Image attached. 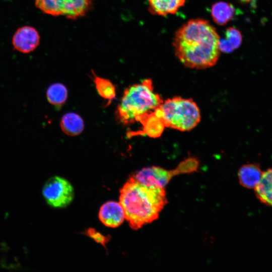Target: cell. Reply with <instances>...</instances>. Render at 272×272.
<instances>
[{"label": "cell", "mask_w": 272, "mask_h": 272, "mask_svg": "<svg viewBox=\"0 0 272 272\" xmlns=\"http://www.w3.org/2000/svg\"><path fill=\"white\" fill-rule=\"evenodd\" d=\"M263 172L257 164L243 165L238 172L239 182L244 187L254 189L259 182Z\"/></svg>", "instance_id": "30bf717a"}, {"label": "cell", "mask_w": 272, "mask_h": 272, "mask_svg": "<svg viewBox=\"0 0 272 272\" xmlns=\"http://www.w3.org/2000/svg\"><path fill=\"white\" fill-rule=\"evenodd\" d=\"M68 93L66 87L59 83L50 85L46 90V97L49 103L59 107L66 101Z\"/></svg>", "instance_id": "9a60e30c"}, {"label": "cell", "mask_w": 272, "mask_h": 272, "mask_svg": "<svg viewBox=\"0 0 272 272\" xmlns=\"http://www.w3.org/2000/svg\"><path fill=\"white\" fill-rule=\"evenodd\" d=\"M93 74V81L99 95L110 103L116 95L115 87L109 80Z\"/></svg>", "instance_id": "2e32d148"}, {"label": "cell", "mask_w": 272, "mask_h": 272, "mask_svg": "<svg viewBox=\"0 0 272 272\" xmlns=\"http://www.w3.org/2000/svg\"><path fill=\"white\" fill-rule=\"evenodd\" d=\"M60 128L66 134L76 136L80 134L84 128V122L82 117L74 112L65 114L61 118Z\"/></svg>", "instance_id": "4fadbf2b"}, {"label": "cell", "mask_w": 272, "mask_h": 272, "mask_svg": "<svg viewBox=\"0 0 272 272\" xmlns=\"http://www.w3.org/2000/svg\"><path fill=\"white\" fill-rule=\"evenodd\" d=\"M149 10L151 13L161 16L175 14L186 0H148Z\"/></svg>", "instance_id": "7c38bea8"}, {"label": "cell", "mask_w": 272, "mask_h": 272, "mask_svg": "<svg viewBox=\"0 0 272 272\" xmlns=\"http://www.w3.org/2000/svg\"><path fill=\"white\" fill-rule=\"evenodd\" d=\"M119 202L129 226L138 230L157 219L167 200L164 188L146 186L131 175L120 189Z\"/></svg>", "instance_id": "7a4b0ae2"}, {"label": "cell", "mask_w": 272, "mask_h": 272, "mask_svg": "<svg viewBox=\"0 0 272 272\" xmlns=\"http://www.w3.org/2000/svg\"><path fill=\"white\" fill-rule=\"evenodd\" d=\"M40 39L39 33L35 28L24 26L19 28L14 34L12 44L16 50L23 53H29L37 47Z\"/></svg>", "instance_id": "ba28073f"}, {"label": "cell", "mask_w": 272, "mask_h": 272, "mask_svg": "<svg viewBox=\"0 0 272 272\" xmlns=\"http://www.w3.org/2000/svg\"><path fill=\"white\" fill-rule=\"evenodd\" d=\"M99 218L106 226L116 228L120 226L125 219L124 210L119 202L108 201L100 208Z\"/></svg>", "instance_id": "9c48e42d"}, {"label": "cell", "mask_w": 272, "mask_h": 272, "mask_svg": "<svg viewBox=\"0 0 272 272\" xmlns=\"http://www.w3.org/2000/svg\"><path fill=\"white\" fill-rule=\"evenodd\" d=\"M226 39L230 42L234 49L241 44L242 37L241 32L234 27H229L226 31Z\"/></svg>", "instance_id": "e0dca14e"}, {"label": "cell", "mask_w": 272, "mask_h": 272, "mask_svg": "<svg viewBox=\"0 0 272 272\" xmlns=\"http://www.w3.org/2000/svg\"><path fill=\"white\" fill-rule=\"evenodd\" d=\"M154 113L163 127L180 131L195 127L200 120V110L191 99L175 97L168 99L156 109Z\"/></svg>", "instance_id": "277c9868"}, {"label": "cell", "mask_w": 272, "mask_h": 272, "mask_svg": "<svg viewBox=\"0 0 272 272\" xmlns=\"http://www.w3.org/2000/svg\"><path fill=\"white\" fill-rule=\"evenodd\" d=\"M42 194L49 205L55 208H62L72 202L74 190L67 180L55 176L45 182L42 188Z\"/></svg>", "instance_id": "52a82bcc"}, {"label": "cell", "mask_w": 272, "mask_h": 272, "mask_svg": "<svg viewBox=\"0 0 272 272\" xmlns=\"http://www.w3.org/2000/svg\"><path fill=\"white\" fill-rule=\"evenodd\" d=\"M220 36L202 19H191L176 31L173 41L175 54L190 69H203L215 65L220 55Z\"/></svg>", "instance_id": "6da1fadb"}, {"label": "cell", "mask_w": 272, "mask_h": 272, "mask_svg": "<svg viewBox=\"0 0 272 272\" xmlns=\"http://www.w3.org/2000/svg\"><path fill=\"white\" fill-rule=\"evenodd\" d=\"M211 12L216 23L219 25H224L233 18L235 10L230 3L219 2L212 5Z\"/></svg>", "instance_id": "5bb4252c"}, {"label": "cell", "mask_w": 272, "mask_h": 272, "mask_svg": "<svg viewBox=\"0 0 272 272\" xmlns=\"http://www.w3.org/2000/svg\"><path fill=\"white\" fill-rule=\"evenodd\" d=\"M86 234L97 243L101 244L105 247L106 244L110 240L109 236H105L92 228H88L86 231Z\"/></svg>", "instance_id": "ac0fdd59"}, {"label": "cell", "mask_w": 272, "mask_h": 272, "mask_svg": "<svg viewBox=\"0 0 272 272\" xmlns=\"http://www.w3.org/2000/svg\"><path fill=\"white\" fill-rule=\"evenodd\" d=\"M254 190L256 196L261 203L272 207V168L263 172Z\"/></svg>", "instance_id": "8fae6325"}, {"label": "cell", "mask_w": 272, "mask_h": 272, "mask_svg": "<svg viewBox=\"0 0 272 272\" xmlns=\"http://www.w3.org/2000/svg\"><path fill=\"white\" fill-rule=\"evenodd\" d=\"M219 46L220 51L226 53H231L234 50L226 39H220Z\"/></svg>", "instance_id": "d6986e66"}, {"label": "cell", "mask_w": 272, "mask_h": 272, "mask_svg": "<svg viewBox=\"0 0 272 272\" xmlns=\"http://www.w3.org/2000/svg\"><path fill=\"white\" fill-rule=\"evenodd\" d=\"M163 102L161 96L154 92L152 80L145 79L124 90L116 116L125 124L140 122Z\"/></svg>", "instance_id": "3957f363"}, {"label": "cell", "mask_w": 272, "mask_h": 272, "mask_svg": "<svg viewBox=\"0 0 272 272\" xmlns=\"http://www.w3.org/2000/svg\"><path fill=\"white\" fill-rule=\"evenodd\" d=\"M242 3H247L251 1V0H240Z\"/></svg>", "instance_id": "ffe728a7"}, {"label": "cell", "mask_w": 272, "mask_h": 272, "mask_svg": "<svg viewBox=\"0 0 272 272\" xmlns=\"http://www.w3.org/2000/svg\"><path fill=\"white\" fill-rule=\"evenodd\" d=\"M35 4L43 13L74 19L86 14L91 0H35Z\"/></svg>", "instance_id": "8992f818"}, {"label": "cell", "mask_w": 272, "mask_h": 272, "mask_svg": "<svg viewBox=\"0 0 272 272\" xmlns=\"http://www.w3.org/2000/svg\"><path fill=\"white\" fill-rule=\"evenodd\" d=\"M198 165L196 159L189 158L182 162L178 167L172 170L152 166L143 168L132 176L137 181L146 186L164 188L174 175L196 171Z\"/></svg>", "instance_id": "5b68a950"}]
</instances>
